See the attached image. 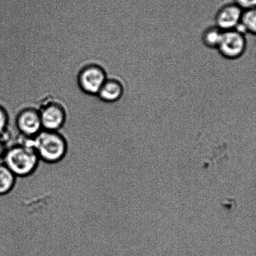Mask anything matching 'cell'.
Segmentation results:
<instances>
[{
    "label": "cell",
    "instance_id": "obj_2",
    "mask_svg": "<svg viewBox=\"0 0 256 256\" xmlns=\"http://www.w3.org/2000/svg\"><path fill=\"white\" fill-rule=\"evenodd\" d=\"M32 146L40 162L54 164L62 162L68 152V142L59 132L42 130L32 139Z\"/></svg>",
    "mask_w": 256,
    "mask_h": 256
},
{
    "label": "cell",
    "instance_id": "obj_8",
    "mask_svg": "<svg viewBox=\"0 0 256 256\" xmlns=\"http://www.w3.org/2000/svg\"><path fill=\"white\" fill-rule=\"evenodd\" d=\"M124 92V86L121 82L116 79H107L97 95L102 101L114 102L122 98Z\"/></svg>",
    "mask_w": 256,
    "mask_h": 256
},
{
    "label": "cell",
    "instance_id": "obj_10",
    "mask_svg": "<svg viewBox=\"0 0 256 256\" xmlns=\"http://www.w3.org/2000/svg\"><path fill=\"white\" fill-rule=\"evenodd\" d=\"M17 178L4 163H0V196L9 194L16 185Z\"/></svg>",
    "mask_w": 256,
    "mask_h": 256
},
{
    "label": "cell",
    "instance_id": "obj_13",
    "mask_svg": "<svg viewBox=\"0 0 256 256\" xmlns=\"http://www.w3.org/2000/svg\"><path fill=\"white\" fill-rule=\"evenodd\" d=\"M234 4L242 10L254 9L256 0H234Z\"/></svg>",
    "mask_w": 256,
    "mask_h": 256
},
{
    "label": "cell",
    "instance_id": "obj_14",
    "mask_svg": "<svg viewBox=\"0 0 256 256\" xmlns=\"http://www.w3.org/2000/svg\"><path fill=\"white\" fill-rule=\"evenodd\" d=\"M8 147V146L6 144V140H5L4 136H0V160H2Z\"/></svg>",
    "mask_w": 256,
    "mask_h": 256
},
{
    "label": "cell",
    "instance_id": "obj_12",
    "mask_svg": "<svg viewBox=\"0 0 256 256\" xmlns=\"http://www.w3.org/2000/svg\"><path fill=\"white\" fill-rule=\"evenodd\" d=\"M8 120L6 110L0 106V136H2L6 133Z\"/></svg>",
    "mask_w": 256,
    "mask_h": 256
},
{
    "label": "cell",
    "instance_id": "obj_9",
    "mask_svg": "<svg viewBox=\"0 0 256 256\" xmlns=\"http://www.w3.org/2000/svg\"><path fill=\"white\" fill-rule=\"evenodd\" d=\"M235 30L240 34L255 35L256 32V8L243 10L240 24Z\"/></svg>",
    "mask_w": 256,
    "mask_h": 256
},
{
    "label": "cell",
    "instance_id": "obj_7",
    "mask_svg": "<svg viewBox=\"0 0 256 256\" xmlns=\"http://www.w3.org/2000/svg\"><path fill=\"white\" fill-rule=\"evenodd\" d=\"M242 11L234 2L223 5L215 15L216 26L223 32L234 30L240 24Z\"/></svg>",
    "mask_w": 256,
    "mask_h": 256
},
{
    "label": "cell",
    "instance_id": "obj_11",
    "mask_svg": "<svg viewBox=\"0 0 256 256\" xmlns=\"http://www.w3.org/2000/svg\"><path fill=\"white\" fill-rule=\"evenodd\" d=\"M223 31L216 26L208 27L203 32L202 41L205 46L210 49H217L222 40Z\"/></svg>",
    "mask_w": 256,
    "mask_h": 256
},
{
    "label": "cell",
    "instance_id": "obj_3",
    "mask_svg": "<svg viewBox=\"0 0 256 256\" xmlns=\"http://www.w3.org/2000/svg\"><path fill=\"white\" fill-rule=\"evenodd\" d=\"M247 48V39L245 34L236 30L223 32L218 52L225 59L235 60L240 58L244 54Z\"/></svg>",
    "mask_w": 256,
    "mask_h": 256
},
{
    "label": "cell",
    "instance_id": "obj_4",
    "mask_svg": "<svg viewBox=\"0 0 256 256\" xmlns=\"http://www.w3.org/2000/svg\"><path fill=\"white\" fill-rule=\"evenodd\" d=\"M106 80L104 70L98 65L92 64L81 70L78 82L82 92L88 94L97 95Z\"/></svg>",
    "mask_w": 256,
    "mask_h": 256
},
{
    "label": "cell",
    "instance_id": "obj_6",
    "mask_svg": "<svg viewBox=\"0 0 256 256\" xmlns=\"http://www.w3.org/2000/svg\"><path fill=\"white\" fill-rule=\"evenodd\" d=\"M42 130L59 132L66 122V112L61 105L52 102L39 112Z\"/></svg>",
    "mask_w": 256,
    "mask_h": 256
},
{
    "label": "cell",
    "instance_id": "obj_1",
    "mask_svg": "<svg viewBox=\"0 0 256 256\" xmlns=\"http://www.w3.org/2000/svg\"><path fill=\"white\" fill-rule=\"evenodd\" d=\"M21 137V142L8 147L2 160V163L17 178L34 174L41 162L32 147V138Z\"/></svg>",
    "mask_w": 256,
    "mask_h": 256
},
{
    "label": "cell",
    "instance_id": "obj_5",
    "mask_svg": "<svg viewBox=\"0 0 256 256\" xmlns=\"http://www.w3.org/2000/svg\"><path fill=\"white\" fill-rule=\"evenodd\" d=\"M16 126L21 136L34 138L42 130L39 112L34 108L22 110L16 117Z\"/></svg>",
    "mask_w": 256,
    "mask_h": 256
}]
</instances>
